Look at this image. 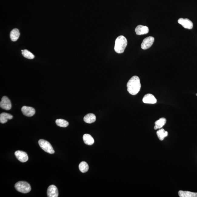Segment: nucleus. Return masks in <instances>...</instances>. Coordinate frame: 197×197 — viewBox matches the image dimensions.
Segmentation results:
<instances>
[{
    "mask_svg": "<svg viewBox=\"0 0 197 197\" xmlns=\"http://www.w3.org/2000/svg\"><path fill=\"white\" fill-rule=\"evenodd\" d=\"M127 90L130 94L135 95L140 90L141 85L140 79L139 77L134 76L132 77L127 85Z\"/></svg>",
    "mask_w": 197,
    "mask_h": 197,
    "instance_id": "obj_1",
    "label": "nucleus"
},
{
    "mask_svg": "<svg viewBox=\"0 0 197 197\" xmlns=\"http://www.w3.org/2000/svg\"><path fill=\"white\" fill-rule=\"evenodd\" d=\"M128 44L127 39L123 35L119 36L116 39L114 50L116 52L121 54L124 52Z\"/></svg>",
    "mask_w": 197,
    "mask_h": 197,
    "instance_id": "obj_2",
    "label": "nucleus"
},
{
    "mask_svg": "<svg viewBox=\"0 0 197 197\" xmlns=\"http://www.w3.org/2000/svg\"><path fill=\"white\" fill-rule=\"evenodd\" d=\"M15 189L20 192L26 193L31 190L30 184L25 182L20 181L16 183L15 185Z\"/></svg>",
    "mask_w": 197,
    "mask_h": 197,
    "instance_id": "obj_3",
    "label": "nucleus"
},
{
    "mask_svg": "<svg viewBox=\"0 0 197 197\" xmlns=\"http://www.w3.org/2000/svg\"><path fill=\"white\" fill-rule=\"evenodd\" d=\"M38 144L40 147L44 151L51 154L55 153V151L52 146L48 141L41 139L38 141Z\"/></svg>",
    "mask_w": 197,
    "mask_h": 197,
    "instance_id": "obj_4",
    "label": "nucleus"
},
{
    "mask_svg": "<svg viewBox=\"0 0 197 197\" xmlns=\"http://www.w3.org/2000/svg\"><path fill=\"white\" fill-rule=\"evenodd\" d=\"M155 38L153 37L149 36L146 38L143 41L141 47L142 49L146 50L149 48L153 44Z\"/></svg>",
    "mask_w": 197,
    "mask_h": 197,
    "instance_id": "obj_5",
    "label": "nucleus"
},
{
    "mask_svg": "<svg viewBox=\"0 0 197 197\" xmlns=\"http://www.w3.org/2000/svg\"><path fill=\"white\" fill-rule=\"evenodd\" d=\"M0 107L6 110H9L12 108V104L9 98L6 96L3 97L0 102Z\"/></svg>",
    "mask_w": 197,
    "mask_h": 197,
    "instance_id": "obj_6",
    "label": "nucleus"
},
{
    "mask_svg": "<svg viewBox=\"0 0 197 197\" xmlns=\"http://www.w3.org/2000/svg\"><path fill=\"white\" fill-rule=\"evenodd\" d=\"M15 155L18 160L21 162H26L28 160V155L26 152L20 150H18L15 152Z\"/></svg>",
    "mask_w": 197,
    "mask_h": 197,
    "instance_id": "obj_7",
    "label": "nucleus"
},
{
    "mask_svg": "<svg viewBox=\"0 0 197 197\" xmlns=\"http://www.w3.org/2000/svg\"><path fill=\"white\" fill-rule=\"evenodd\" d=\"M179 24L181 25L184 28L191 29L193 28V24L192 21L187 18H180L178 21Z\"/></svg>",
    "mask_w": 197,
    "mask_h": 197,
    "instance_id": "obj_8",
    "label": "nucleus"
},
{
    "mask_svg": "<svg viewBox=\"0 0 197 197\" xmlns=\"http://www.w3.org/2000/svg\"><path fill=\"white\" fill-rule=\"evenodd\" d=\"M23 114L28 117H31L35 114V109L33 107L24 106L21 109Z\"/></svg>",
    "mask_w": 197,
    "mask_h": 197,
    "instance_id": "obj_9",
    "label": "nucleus"
},
{
    "mask_svg": "<svg viewBox=\"0 0 197 197\" xmlns=\"http://www.w3.org/2000/svg\"><path fill=\"white\" fill-rule=\"evenodd\" d=\"M47 195L48 197H58V190L56 186L54 185L49 186L47 190Z\"/></svg>",
    "mask_w": 197,
    "mask_h": 197,
    "instance_id": "obj_10",
    "label": "nucleus"
},
{
    "mask_svg": "<svg viewBox=\"0 0 197 197\" xmlns=\"http://www.w3.org/2000/svg\"><path fill=\"white\" fill-rule=\"evenodd\" d=\"M143 102L146 104H155L157 101L153 95L150 94L145 95L142 100Z\"/></svg>",
    "mask_w": 197,
    "mask_h": 197,
    "instance_id": "obj_11",
    "label": "nucleus"
},
{
    "mask_svg": "<svg viewBox=\"0 0 197 197\" xmlns=\"http://www.w3.org/2000/svg\"><path fill=\"white\" fill-rule=\"evenodd\" d=\"M135 32L137 35H144L149 33V29L147 26L139 25L136 28Z\"/></svg>",
    "mask_w": 197,
    "mask_h": 197,
    "instance_id": "obj_12",
    "label": "nucleus"
},
{
    "mask_svg": "<svg viewBox=\"0 0 197 197\" xmlns=\"http://www.w3.org/2000/svg\"><path fill=\"white\" fill-rule=\"evenodd\" d=\"M178 194L180 197H197V193L190 191H180Z\"/></svg>",
    "mask_w": 197,
    "mask_h": 197,
    "instance_id": "obj_13",
    "label": "nucleus"
},
{
    "mask_svg": "<svg viewBox=\"0 0 197 197\" xmlns=\"http://www.w3.org/2000/svg\"><path fill=\"white\" fill-rule=\"evenodd\" d=\"M13 118L12 115L7 113L3 112L0 115V122L1 123H5L8 122V120L12 119Z\"/></svg>",
    "mask_w": 197,
    "mask_h": 197,
    "instance_id": "obj_14",
    "label": "nucleus"
},
{
    "mask_svg": "<svg viewBox=\"0 0 197 197\" xmlns=\"http://www.w3.org/2000/svg\"><path fill=\"white\" fill-rule=\"evenodd\" d=\"M20 36L19 30L17 28H14L10 32V37L12 42H16L19 38Z\"/></svg>",
    "mask_w": 197,
    "mask_h": 197,
    "instance_id": "obj_15",
    "label": "nucleus"
},
{
    "mask_svg": "<svg viewBox=\"0 0 197 197\" xmlns=\"http://www.w3.org/2000/svg\"><path fill=\"white\" fill-rule=\"evenodd\" d=\"M166 120L165 118H160L158 120L155 122V126L154 129L157 130V129L162 128L166 123Z\"/></svg>",
    "mask_w": 197,
    "mask_h": 197,
    "instance_id": "obj_16",
    "label": "nucleus"
},
{
    "mask_svg": "<svg viewBox=\"0 0 197 197\" xmlns=\"http://www.w3.org/2000/svg\"><path fill=\"white\" fill-rule=\"evenodd\" d=\"M83 139L85 144L88 145H91L94 144V139L89 134H84L83 136Z\"/></svg>",
    "mask_w": 197,
    "mask_h": 197,
    "instance_id": "obj_17",
    "label": "nucleus"
},
{
    "mask_svg": "<svg viewBox=\"0 0 197 197\" xmlns=\"http://www.w3.org/2000/svg\"><path fill=\"white\" fill-rule=\"evenodd\" d=\"M96 117L93 114H88L86 115L84 118V120L85 122L88 123H92L96 121Z\"/></svg>",
    "mask_w": 197,
    "mask_h": 197,
    "instance_id": "obj_18",
    "label": "nucleus"
},
{
    "mask_svg": "<svg viewBox=\"0 0 197 197\" xmlns=\"http://www.w3.org/2000/svg\"><path fill=\"white\" fill-rule=\"evenodd\" d=\"M157 135L159 139L161 141H162L164 140L165 138L168 136V132L165 131L164 129L161 128L157 131Z\"/></svg>",
    "mask_w": 197,
    "mask_h": 197,
    "instance_id": "obj_19",
    "label": "nucleus"
},
{
    "mask_svg": "<svg viewBox=\"0 0 197 197\" xmlns=\"http://www.w3.org/2000/svg\"><path fill=\"white\" fill-rule=\"evenodd\" d=\"M79 169L82 173H85L88 171L89 166L86 162H82L79 165Z\"/></svg>",
    "mask_w": 197,
    "mask_h": 197,
    "instance_id": "obj_20",
    "label": "nucleus"
},
{
    "mask_svg": "<svg viewBox=\"0 0 197 197\" xmlns=\"http://www.w3.org/2000/svg\"><path fill=\"white\" fill-rule=\"evenodd\" d=\"M55 123L57 126L62 128H66L69 125L68 122L63 119H57L55 121Z\"/></svg>",
    "mask_w": 197,
    "mask_h": 197,
    "instance_id": "obj_21",
    "label": "nucleus"
},
{
    "mask_svg": "<svg viewBox=\"0 0 197 197\" xmlns=\"http://www.w3.org/2000/svg\"><path fill=\"white\" fill-rule=\"evenodd\" d=\"M21 51L22 52V55L25 58L29 59H33L35 58V55L33 54L28 50L26 49L21 50Z\"/></svg>",
    "mask_w": 197,
    "mask_h": 197,
    "instance_id": "obj_22",
    "label": "nucleus"
},
{
    "mask_svg": "<svg viewBox=\"0 0 197 197\" xmlns=\"http://www.w3.org/2000/svg\"><path fill=\"white\" fill-rule=\"evenodd\" d=\"M196 95L197 96V94H196Z\"/></svg>",
    "mask_w": 197,
    "mask_h": 197,
    "instance_id": "obj_23",
    "label": "nucleus"
}]
</instances>
